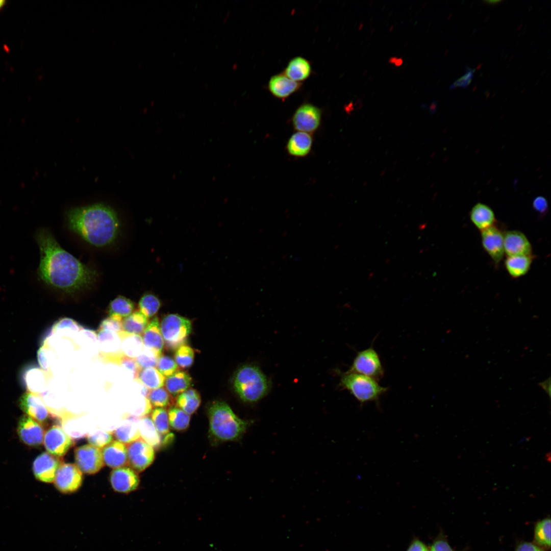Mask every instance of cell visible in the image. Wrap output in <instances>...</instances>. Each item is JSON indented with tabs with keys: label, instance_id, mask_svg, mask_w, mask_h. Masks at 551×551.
Returning <instances> with one entry per match:
<instances>
[{
	"label": "cell",
	"instance_id": "56",
	"mask_svg": "<svg viewBox=\"0 0 551 551\" xmlns=\"http://www.w3.org/2000/svg\"><path fill=\"white\" fill-rule=\"evenodd\" d=\"M483 2L487 3V4H488L494 5V4H497L498 3L502 2V1H499V0H498V1H496V0H494V1H484Z\"/></svg>",
	"mask_w": 551,
	"mask_h": 551
},
{
	"label": "cell",
	"instance_id": "48",
	"mask_svg": "<svg viewBox=\"0 0 551 551\" xmlns=\"http://www.w3.org/2000/svg\"><path fill=\"white\" fill-rule=\"evenodd\" d=\"M131 372L134 379L136 380L141 368L137 363L135 358L127 357L123 354L117 359L116 363Z\"/></svg>",
	"mask_w": 551,
	"mask_h": 551
},
{
	"label": "cell",
	"instance_id": "58",
	"mask_svg": "<svg viewBox=\"0 0 551 551\" xmlns=\"http://www.w3.org/2000/svg\"><path fill=\"white\" fill-rule=\"evenodd\" d=\"M6 1L5 0H0V10L4 6Z\"/></svg>",
	"mask_w": 551,
	"mask_h": 551
},
{
	"label": "cell",
	"instance_id": "42",
	"mask_svg": "<svg viewBox=\"0 0 551 551\" xmlns=\"http://www.w3.org/2000/svg\"><path fill=\"white\" fill-rule=\"evenodd\" d=\"M194 353L193 349L186 344L180 346L176 349L174 360L179 367L183 369L189 368L194 361Z\"/></svg>",
	"mask_w": 551,
	"mask_h": 551
},
{
	"label": "cell",
	"instance_id": "24",
	"mask_svg": "<svg viewBox=\"0 0 551 551\" xmlns=\"http://www.w3.org/2000/svg\"><path fill=\"white\" fill-rule=\"evenodd\" d=\"M312 145V138L309 133L297 132L293 134L287 144L289 154L293 156L302 157L310 152Z\"/></svg>",
	"mask_w": 551,
	"mask_h": 551
},
{
	"label": "cell",
	"instance_id": "2",
	"mask_svg": "<svg viewBox=\"0 0 551 551\" xmlns=\"http://www.w3.org/2000/svg\"><path fill=\"white\" fill-rule=\"evenodd\" d=\"M67 218L71 230L97 247L112 243L119 231L120 222L116 213L102 204L71 209L68 212Z\"/></svg>",
	"mask_w": 551,
	"mask_h": 551
},
{
	"label": "cell",
	"instance_id": "3",
	"mask_svg": "<svg viewBox=\"0 0 551 551\" xmlns=\"http://www.w3.org/2000/svg\"><path fill=\"white\" fill-rule=\"evenodd\" d=\"M209 434L217 441H232L239 439L249 424L239 418L226 403L213 402L208 409Z\"/></svg>",
	"mask_w": 551,
	"mask_h": 551
},
{
	"label": "cell",
	"instance_id": "46",
	"mask_svg": "<svg viewBox=\"0 0 551 551\" xmlns=\"http://www.w3.org/2000/svg\"><path fill=\"white\" fill-rule=\"evenodd\" d=\"M159 356L154 350L144 347L143 350L135 359L141 369L156 366Z\"/></svg>",
	"mask_w": 551,
	"mask_h": 551
},
{
	"label": "cell",
	"instance_id": "33",
	"mask_svg": "<svg viewBox=\"0 0 551 551\" xmlns=\"http://www.w3.org/2000/svg\"><path fill=\"white\" fill-rule=\"evenodd\" d=\"M136 380L149 390L162 387L164 385L165 377L155 367L141 369Z\"/></svg>",
	"mask_w": 551,
	"mask_h": 551
},
{
	"label": "cell",
	"instance_id": "13",
	"mask_svg": "<svg viewBox=\"0 0 551 551\" xmlns=\"http://www.w3.org/2000/svg\"><path fill=\"white\" fill-rule=\"evenodd\" d=\"M44 445L47 451L57 457L65 455L73 445V441L59 425H54L45 433Z\"/></svg>",
	"mask_w": 551,
	"mask_h": 551
},
{
	"label": "cell",
	"instance_id": "5",
	"mask_svg": "<svg viewBox=\"0 0 551 551\" xmlns=\"http://www.w3.org/2000/svg\"><path fill=\"white\" fill-rule=\"evenodd\" d=\"M340 385L361 405L378 400L388 389L379 385L378 381L373 378L347 371L341 375Z\"/></svg>",
	"mask_w": 551,
	"mask_h": 551
},
{
	"label": "cell",
	"instance_id": "18",
	"mask_svg": "<svg viewBox=\"0 0 551 551\" xmlns=\"http://www.w3.org/2000/svg\"><path fill=\"white\" fill-rule=\"evenodd\" d=\"M110 483L116 492L128 493L136 490L139 484L138 474L127 467L115 468L110 474Z\"/></svg>",
	"mask_w": 551,
	"mask_h": 551
},
{
	"label": "cell",
	"instance_id": "6",
	"mask_svg": "<svg viewBox=\"0 0 551 551\" xmlns=\"http://www.w3.org/2000/svg\"><path fill=\"white\" fill-rule=\"evenodd\" d=\"M164 343L167 349H177L185 344L192 330L191 321L177 314L165 316L160 324Z\"/></svg>",
	"mask_w": 551,
	"mask_h": 551
},
{
	"label": "cell",
	"instance_id": "7",
	"mask_svg": "<svg viewBox=\"0 0 551 551\" xmlns=\"http://www.w3.org/2000/svg\"><path fill=\"white\" fill-rule=\"evenodd\" d=\"M347 372L363 374L377 381L384 374V370L380 356L371 346L357 353Z\"/></svg>",
	"mask_w": 551,
	"mask_h": 551
},
{
	"label": "cell",
	"instance_id": "54",
	"mask_svg": "<svg viewBox=\"0 0 551 551\" xmlns=\"http://www.w3.org/2000/svg\"><path fill=\"white\" fill-rule=\"evenodd\" d=\"M436 102L435 101H433L432 102V103H431V104L430 105V107H429L430 112L431 113H433L436 111Z\"/></svg>",
	"mask_w": 551,
	"mask_h": 551
},
{
	"label": "cell",
	"instance_id": "34",
	"mask_svg": "<svg viewBox=\"0 0 551 551\" xmlns=\"http://www.w3.org/2000/svg\"><path fill=\"white\" fill-rule=\"evenodd\" d=\"M148 323V318L140 312H134L122 319L123 331L140 335L143 334Z\"/></svg>",
	"mask_w": 551,
	"mask_h": 551
},
{
	"label": "cell",
	"instance_id": "14",
	"mask_svg": "<svg viewBox=\"0 0 551 551\" xmlns=\"http://www.w3.org/2000/svg\"><path fill=\"white\" fill-rule=\"evenodd\" d=\"M59 457L49 453L43 452L38 456L33 464V471L35 478L45 482H54L56 472L62 464Z\"/></svg>",
	"mask_w": 551,
	"mask_h": 551
},
{
	"label": "cell",
	"instance_id": "51",
	"mask_svg": "<svg viewBox=\"0 0 551 551\" xmlns=\"http://www.w3.org/2000/svg\"><path fill=\"white\" fill-rule=\"evenodd\" d=\"M532 206L535 211L541 215L546 214L548 210L547 201L542 196L536 197L533 201Z\"/></svg>",
	"mask_w": 551,
	"mask_h": 551
},
{
	"label": "cell",
	"instance_id": "26",
	"mask_svg": "<svg viewBox=\"0 0 551 551\" xmlns=\"http://www.w3.org/2000/svg\"><path fill=\"white\" fill-rule=\"evenodd\" d=\"M311 72V67L309 62L303 57H297L289 62L284 74L290 79L300 83L307 79Z\"/></svg>",
	"mask_w": 551,
	"mask_h": 551
},
{
	"label": "cell",
	"instance_id": "59",
	"mask_svg": "<svg viewBox=\"0 0 551 551\" xmlns=\"http://www.w3.org/2000/svg\"><path fill=\"white\" fill-rule=\"evenodd\" d=\"M482 63H481V64H479V65H478V66H477V67H476V68H475V70H478V69H480V68H481V67H482Z\"/></svg>",
	"mask_w": 551,
	"mask_h": 551
},
{
	"label": "cell",
	"instance_id": "57",
	"mask_svg": "<svg viewBox=\"0 0 551 551\" xmlns=\"http://www.w3.org/2000/svg\"><path fill=\"white\" fill-rule=\"evenodd\" d=\"M397 58L395 57H392L389 58L388 62L390 63H394Z\"/></svg>",
	"mask_w": 551,
	"mask_h": 551
},
{
	"label": "cell",
	"instance_id": "17",
	"mask_svg": "<svg viewBox=\"0 0 551 551\" xmlns=\"http://www.w3.org/2000/svg\"><path fill=\"white\" fill-rule=\"evenodd\" d=\"M17 433L20 440L27 445L37 446L43 442V428L37 421L27 415H23L19 420Z\"/></svg>",
	"mask_w": 551,
	"mask_h": 551
},
{
	"label": "cell",
	"instance_id": "55",
	"mask_svg": "<svg viewBox=\"0 0 551 551\" xmlns=\"http://www.w3.org/2000/svg\"><path fill=\"white\" fill-rule=\"evenodd\" d=\"M403 60L402 58H397L396 60H395V61L394 62V63L393 64H394V65L396 66H400L403 64Z\"/></svg>",
	"mask_w": 551,
	"mask_h": 551
},
{
	"label": "cell",
	"instance_id": "21",
	"mask_svg": "<svg viewBox=\"0 0 551 551\" xmlns=\"http://www.w3.org/2000/svg\"><path fill=\"white\" fill-rule=\"evenodd\" d=\"M302 83L295 82L288 78L284 73L272 76L268 83V89L275 97L284 99L297 91Z\"/></svg>",
	"mask_w": 551,
	"mask_h": 551
},
{
	"label": "cell",
	"instance_id": "30",
	"mask_svg": "<svg viewBox=\"0 0 551 551\" xmlns=\"http://www.w3.org/2000/svg\"><path fill=\"white\" fill-rule=\"evenodd\" d=\"M46 375L45 371L37 367H30L23 374L25 386L30 392L37 393L45 388Z\"/></svg>",
	"mask_w": 551,
	"mask_h": 551
},
{
	"label": "cell",
	"instance_id": "23",
	"mask_svg": "<svg viewBox=\"0 0 551 551\" xmlns=\"http://www.w3.org/2000/svg\"><path fill=\"white\" fill-rule=\"evenodd\" d=\"M142 338L144 347L154 350L159 356L161 355L164 343L157 317L148 323Z\"/></svg>",
	"mask_w": 551,
	"mask_h": 551
},
{
	"label": "cell",
	"instance_id": "52",
	"mask_svg": "<svg viewBox=\"0 0 551 551\" xmlns=\"http://www.w3.org/2000/svg\"><path fill=\"white\" fill-rule=\"evenodd\" d=\"M406 551H429V548L419 539L414 538L409 544Z\"/></svg>",
	"mask_w": 551,
	"mask_h": 551
},
{
	"label": "cell",
	"instance_id": "38",
	"mask_svg": "<svg viewBox=\"0 0 551 551\" xmlns=\"http://www.w3.org/2000/svg\"><path fill=\"white\" fill-rule=\"evenodd\" d=\"M169 426L177 431H183L189 426L190 415L178 407L171 406L168 411Z\"/></svg>",
	"mask_w": 551,
	"mask_h": 551
},
{
	"label": "cell",
	"instance_id": "43",
	"mask_svg": "<svg viewBox=\"0 0 551 551\" xmlns=\"http://www.w3.org/2000/svg\"><path fill=\"white\" fill-rule=\"evenodd\" d=\"M157 369L165 377H168L179 370L174 360L169 356L161 355L158 359Z\"/></svg>",
	"mask_w": 551,
	"mask_h": 551
},
{
	"label": "cell",
	"instance_id": "22",
	"mask_svg": "<svg viewBox=\"0 0 551 551\" xmlns=\"http://www.w3.org/2000/svg\"><path fill=\"white\" fill-rule=\"evenodd\" d=\"M469 217L474 226L480 231L493 225L496 221L493 210L487 205L478 203L469 212Z\"/></svg>",
	"mask_w": 551,
	"mask_h": 551
},
{
	"label": "cell",
	"instance_id": "44",
	"mask_svg": "<svg viewBox=\"0 0 551 551\" xmlns=\"http://www.w3.org/2000/svg\"><path fill=\"white\" fill-rule=\"evenodd\" d=\"M56 359L57 356L53 349L44 343L38 352V360L41 368L48 371Z\"/></svg>",
	"mask_w": 551,
	"mask_h": 551
},
{
	"label": "cell",
	"instance_id": "29",
	"mask_svg": "<svg viewBox=\"0 0 551 551\" xmlns=\"http://www.w3.org/2000/svg\"><path fill=\"white\" fill-rule=\"evenodd\" d=\"M191 378L186 372L178 371L165 379L166 389L172 397H176L188 389Z\"/></svg>",
	"mask_w": 551,
	"mask_h": 551
},
{
	"label": "cell",
	"instance_id": "36",
	"mask_svg": "<svg viewBox=\"0 0 551 551\" xmlns=\"http://www.w3.org/2000/svg\"><path fill=\"white\" fill-rule=\"evenodd\" d=\"M134 308V303L131 300L123 296H118L110 303L107 312L109 316L114 315L123 318L131 314Z\"/></svg>",
	"mask_w": 551,
	"mask_h": 551
},
{
	"label": "cell",
	"instance_id": "27",
	"mask_svg": "<svg viewBox=\"0 0 551 551\" xmlns=\"http://www.w3.org/2000/svg\"><path fill=\"white\" fill-rule=\"evenodd\" d=\"M121 339V352L127 357L136 358L144 348L142 337L140 335L131 334L123 331L118 333Z\"/></svg>",
	"mask_w": 551,
	"mask_h": 551
},
{
	"label": "cell",
	"instance_id": "53",
	"mask_svg": "<svg viewBox=\"0 0 551 551\" xmlns=\"http://www.w3.org/2000/svg\"><path fill=\"white\" fill-rule=\"evenodd\" d=\"M515 551H545V550L535 543L523 542L517 546Z\"/></svg>",
	"mask_w": 551,
	"mask_h": 551
},
{
	"label": "cell",
	"instance_id": "32",
	"mask_svg": "<svg viewBox=\"0 0 551 551\" xmlns=\"http://www.w3.org/2000/svg\"><path fill=\"white\" fill-rule=\"evenodd\" d=\"M201 398L198 392L193 389H188L179 394L177 398V406L189 415L198 408Z\"/></svg>",
	"mask_w": 551,
	"mask_h": 551
},
{
	"label": "cell",
	"instance_id": "16",
	"mask_svg": "<svg viewBox=\"0 0 551 551\" xmlns=\"http://www.w3.org/2000/svg\"><path fill=\"white\" fill-rule=\"evenodd\" d=\"M505 254L507 256L532 255V246L526 235L518 230H509L504 233Z\"/></svg>",
	"mask_w": 551,
	"mask_h": 551
},
{
	"label": "cell",
	"instance_id": "15",
	"mask_svg": "<svg viewBox=\"0 0 551 551\" xmlns=\"http://www.w3.org/2000/svg\"><path fill=\"white\" fill-rule=\"evenodd\" d=\"M98 346L102 358L114 363L122 354L121 339L118 333L107 330H97Z\"/></svg>",
	"mask_w": 551,
	"mask_h": 551
},
{
	"label": "cell",
	"instance_id": "4",
	"mask_svg": "<svg viewBox=\"0 0 551 551\" xmlns=\"http://www.w3.org/2000/svg\"><path fill=\"white\" fill-rule=\"evenodd\" d=\"M234 387L242 400L253 403L267 394L269 382L259 368L246 365L237 371L234 379Z\"/></svg>",
	"mask_w": 551,
	"mask_h": 551
},
{
	"label": "cell",
	"instance_id": "31",
	"mask_svg": "<svg viewBox=\"0 0 551 551\" xmlns=\"http://www.w3.org/2000/svg\"><path fill=\"white\" fill-rule=\"evenodd\" d=\"M138 427L141 438L154 448H158L161 444L162 437L152 419L147 416L139 418Z\"/></svg>",
	"mask_w": 551,
	"mask_h": 551
},
{
	"label": "cell",
	"instance_id": "39",
	"mask_svg": "<svg viewBox=\"0 0 551 551\" xmlns=\"http://www.w3.org/2000/svg\"><path fill=\"white\" fill-rule=\"evenodd\" d=\"M161 305L160 299L152 293H145L139 301V309L147 318L153 317Z\"/></svg>",
	"mask_w": 551,
	"mask_h": 551
},
{
	"label": "cell",
	"instance_id": "12",
	"mask_svg": "<svg viewBox=\"0 0 551 551\" xmlns=\"http://www.w3.org/2000/svg\"><path fill=\"white\" fill-rule=\"evenodd\" d=\"M483 248L493 261L499 264L504 255V233L495 225L481 231Z\"/></svg>",
	"mask_w": 551,
	"mask_h": 551
},
{
	"label": "cell",
	"instance_id": "1",
	"mask_svg": "<svg viewBox=\"0 0 551 551\" xmlns=\"http://www.w3.org/2000/svg\"><path fill=\"white\" fill-rule=\"evenodd\" d=\"M35 238L40 252L38 275L46 285L73 293L89 287L96 280V271L62 248L47 229L38 230Z\"/></svg>",
	"mask_w": 551,
	"mask_h": 551
},
{
	"label": "cell",
	"instance_id": "41",
	"mask_svg": "<svg viewBox=\"0 0 551 551\" xmlns=\"http://www.w3.org/2000/svg\"><path fill=\"white\" fill-rule=\"evenodd\" d=\"M146 397L151 406L156 408H164L170 404L169 393L162 387L149 390Z\"/></svg>",
	"mask_w": 551,
	"mask_h": 551
},
{
	"label": "cell",
	"instance_id": "49",
	"mask_svg": "<svg viewBox=\"0 0 551 551\" xmlns=\"http://www.w3.org/2000/svg\"><path fill=\"white\" fill-rule=\"evenodd\" d=\"M466 73L452 84L449 87L450 89H454L458 87L466 88L470 84L473 77V73L475 70V69H471L468 66H466Z\"/></svg>",
	"mask_w": 551,
	"mask_h": 551
},
{
	"label": "cell",
	"instance_id": "11",
	"mask_svg": "<svg viewBox=\"0 0 551 551\" xmlns=\"http://www.w3.org/2000/svg\"><path fill=\"white\" fill-rule=\"evenodd\" d=\"M321 118L319 108L311 104H304L295 111L292 117L294 128L307 133L315 131L319 127Z\"/></svg>",
	"mask_w": 551,
	"mask_h": 551
},
{
	"label": "cell",
	"instance_id": "47",
	"mask_svg": "<svg viewBox=\"0 0 551 551\" xmlns=\"http://www.w3.org/2000/svg\"><path fill=\"white\" fill-rule=\"evenodd\" d=\"M122 319L119 316H109L101 321L97 330H107L119 333L123 331Z\"/></svg>",
	"mask_w": 551,
	"mask_h": 551
},
{
	"label": "cell",
	"instance_id": "8",
	"mask_svg": "<svg viewBox=\"0 0 551 551\" xmlns=\"http://www.w3.org/2000/svg\"><path fill=\"white\" fill-rule=\"evenodd\" d=\"M127 450L128 465L137 472L144 470L154 460V447L141 438L128 444Z\"/></svg>",
	"mask_w": 551,
	"mask_h": 551
},
{
	"label": "cell",
	"instance_id": "19",
	"mask_svg": "<svg viewBox=\"0 0 551 551\" xmlns=\"http://www.w3.org/2000/svg\"><path fill=\"white\" fill-rule=\"evenodd\" d=\"M19 405L27 415L39 422L44 421L49 414L41 396L37 393L30 392L24 393L19 398Z\"/></svg>",
	"mask_w": 551,
	"mask_h": 551
},
{
	"label": "cell",
	"instance_id": "50",
	"mask_svg": "<svg viewBox=\"0 0 551 551\" xmlns=\"http://www.w3.org/2000/svg\"><path fill=\"white\" fill-rule=\"evenodd\" d=\"M429 548V551H454L447 540L439 536L436 538Z\"/></svg>",
	"mask_w": 551,
	"mask_h": 551
},
{
	"label": "cell",
	"instance_id": "28",
	"mask_svg": "<svg viewBox=\"0 0 551 551\" xmlns=\"http://www.w3.org/2000/svg\"><path fill=\"white\" fill-rule=\"evenodd\" d=\"M139 419L133 416L123 422L114 431V436L119 442L129 444L140 438Z\"/></svg>",
	"mask_w": 551,
	"mask_h": 551
},
{
	"label": "cell",
	"instance_id": "20",
	"mask_svg": "<svg viewBox=\"0 0 551 551\" xmlns=\"http://www.w3.org/2000/svg\"><path fill=\"white\" fill-rule=\"evenodd\" d=\"M102 455L104 463L112 468L123 467L128 464L127 447L118 441H113L103 447Z\"/></svg>",
	"mask_w": 551,
	"mask_h": 551
},
{
	"label": "cell",
	"instance_id": "40",
	"mask_svg": "<svg viewBox=\"0 0 551 551\" xmlns=\"http://www.w3.org/2000/svg\"><path fill=\"white\" fill-rule=\"evenodd\" d=\"M151 418L153 423L161 436L167 435L169 433L168 415L167 410L163 408H156L152 411Z\"/></svg>",
	"mask_w": 551,
	"mask_h": 551
},
{
	"label": "cell",
	"instance_id": "10",
	"mask_svg": "<svg viewBox=\"0 0 551 551\" xmlns=\"http://www.w3.org/2000/svg\"><path fill=\"white\" fill-rule=\"evenodd\" d=\"M82 472L77 465L72 463H62L56 474L54 481L56 488L64 494L72 493L81 486Z\"/></svg>",
	"mask_w": 551,
	"mask_h": 551
},
{
	"label": "cell",
	"instance_id": "35",
	"mask_svg": "<svg viewBox=\"0 0 551 551\" xmlns=\"http://www.w3.org/2000/svg\"><path fill=\"white\" fill-rule=\"evenodd\" d=\"M83 327L74 320L64 317L57 320L53 325L52 334L65 337L73 338L83 330Z\"/></svg>",
	"mask_w": 551,
	"mask_h": 551
},
{
	"label": "cell",
	"instance_id": "45",
	"mask_svg": "<svg viewBox=\"0 0 551 551\" xmlns=\"http://www.w3.org/2000/svg\"><path fill=\"white\" fill-rule=\"evenodd\" d=\"M87 440L90 444L101 448L111 443L113 440V436L106 431L97 429L88 434Z\"/></svg>",
	"mask_w": 551,
	"mask_h": 551
},
{
	"label": "cell",
	"instance_id": "37",
	"mask_svg": "<svg viewBox=\"0 0 551 551\" xmlns=\"http://www.w3.org/2000/svg\"><path fill=\"white\" fill-rule=\"evenodd\" d=\"M535 544L545 549L550 547V519L545 518L538 521L534 529Z\"/></svg>",
	"mask_w": 551,
	"mask_h": 551
},
{
	"label": "cell",
	"instance_id": "25",
	"mask_svg": "<svg viewBox=\"0 0 551 551\" xmlns=\"http://www.w3.org/2000/svg\"><path fill=\"white\" fill-rule=\"evenodd\" d=\"M534 256H507L505 261L506 269L513 278H518L526 274L530 270Z\"/></svg>",
	"mask_w": 551,
	"mask_h": 551
},
{
	"label": "cell",
	"instance_id": "9",
	"mask_svg": "<svg viewBox=\"0 0 551 551\" xmlns=\"http://www.w3.org/2000/svg\"><path fill=\"white\" fill-rule=\"evenodd\" d=\"M76 465L85 473L94 474L104 466L101 448L91 444L79 446L74 450Z\"/></svg>",
	"mask_w": 551,
	"mask_h": 551
}]
</instances>
